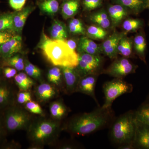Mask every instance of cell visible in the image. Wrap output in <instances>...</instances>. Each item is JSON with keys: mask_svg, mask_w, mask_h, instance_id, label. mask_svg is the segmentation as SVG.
<instances>
[{"mask_svg": "<svg viewBox=\"0 0 149 149\" xmlns=\"http://www.w3.org/2000/svg\"><path fill=\"white\" fill-rule=\"evenodd\" d=\"M105 97L102 108L110 109L113 101L119 96L125 93H130L133 90V85L121 78H115L107 82L103 86Z\"/></svg>", "mask_w": 149, "mask_h": 149, "instance_id": "obj_4", "label": "cell"}, {"mask_svg": "<svg viewBox=\"0 0 149 149\" xmlns=\"http://www.w3.org/2000/svg\"><path fill=\"white\" fill-rule=\"evenodd\" d=\"M25 108L34 114L43 115V110L39 104L34 101H29L25 104Z\"/></svg>", "mask_w": 149, "mask_h": 149, "instance_id": "obj_36", "label": "cell"}, {"mask_svg": "<svg viewBox=\"0 0 149 149\" xmlns=\"http://www.w3.org/2000/svg\"><path fill=\"white\" fill-rule=\"evenodd\" d=\"M29 121V116L25 112L19 109H11L9 110L6 114V126L9 131L23 129L26 127Z\"/></svg>", "mask_w": 149, "mask_h": 149, "instance_id": "obj_6", "label": "cell"}, {"mask_svg": "<svg viewBox=\"0 0 149 149\" xmlns=\"http://www.w3.org/2000/svg\"><path fill=\"white\" fill-rule=\"evenodd\" d=\"M2 133V128L1 123V120L0 119V138L1 136Z\"/></svg>", "mask_w": 149, "mask_h": 149, "instance_id": "obj_45", "label": "cell"}, {"mask_svg": "<svg viewBox=\"0 0 149 149\" xmlns=\"http://www.w3.org/2000/svg\"><path fill=\"white\" fill-rule=\"evenodd\" d=\"M136 128L135 111L127 112L113 123L110 133L111 139L113 143L119 146L133 143Z\"/></svg>", "mask_w": 149, "mask_h": 149, "instance_id": "obj_3", "label": "cell"}, {"mask_svg": "<svg viewBox=\"0 0 149 149\" xmlns=\"http://www.w3.org/2000/svg\"><path fill=\"white\" fill-rule=\"evenodd\" d=\"M38 47L55 66L76 68L78 65V54L70 47L65 40L50 38L43 32Z\"/></svg>", "mask_w": 149, "mask_h": 149, "instance_id": "obj_1", "label": "cell"}, {"mask_svg": "<svg viewBox=\"0 0 149 149\" xmlns=\"http://www.w3.org/2000/svg\"><path fill=\"white\" fill-rule=\"evenodd\" d=\"M51 35L52 39L66 40L68 33L65 24L61 22L55 20L51 27Z\"/></svg>", "mask_w": 149, "mask_h": 149, "instance_id": "obj_20", "label": "cell"}, {"mask_svg": "<svg viewBox=\"0 0 149 149\" xmlns=\"http://www.w3.org/2000/svg\"><path fill=\"white\" fill-rule=\"evenodd\" d=\"M78 49L80 53L100 55L102 52L101 46L88 37L80 38L78 45Z\"/></svg>", "mask_w": 149, "mask_h": 149, "instance_id": "obj_15", "label": "cell"}, {"mask_svg": "<svg viewBox=\"0 0 149 149\" xmlns=\"http://www.w3.org/2000/svg\"><path fill=\"white\" fill-rule=\"evenodd\" d=\"M72 148V146H68V145H67V146H64L63 147V149H70Z\"/></svg>", "mask_w": 149, "mask_h": 149, "instance_id": "obj_44", "label": "cell"}, {"mask_svg": "<svg viewBox=\"0 0 149 149\" xmlns=\"http://www.w3.org/2000/svg\"><path fill=\"white\" fill-rule=\"evenodd\" d=\"M135 113L136 120L149 125V103L144 102Z\"/></svg>", "mask_w": 149, "mask_h": 149, "instance_id": "obj_27", "label": "cell"}, {"mask_svg": "<svg viewBox=\"0 0 149 149\" xmlns=\"http://www.w3.org/2000/svg\"><path fill=\"white\" fill-rule=\"evenodd\" d=\"M16 85L21 91H27L34 85L33 80L27 74L20 72L14 77Z\"/></svg>", "mask_w": 149, "mask_h": 149, "instance_id": "obj_23", "label": "cell"}, {"mask_svg": "<svg viewBox=\"0 0 149 149\" xmlns=\"http://www.w3.org/2000/svg\"><path fill=\"white\" fill-rule=\"evenodd\" d=\"M3 65L13 68L18 71L23 70L24 63L23 58L19 55L15 54L8 58L4 59Z\"/></svg>", "mask_w": 149, "mask_h": 149, "instance_id": "obj_26", "label": "cell"}, {"mask_svg": "<svg viewBox=\"0 0 149 149\" xmlns=\"http://www.w3.org/2000/svg\"><path fill=\"white\" fill-rule=\"evenodd\" d=\"M103 0H83V5L86 10L91 11L100 6Z\"/></svg>", "mask_w": 149, "mask_h": 149, "instance_id": "obj_37", "label": "cell"}, {"mask_svg": "<svg viewBox=\"0 0 149 149\" xmlns=\"http://www.w3.org/2000/svg\"><path fill=\"white\" fill-rule=\"evenodd\" d=\"M33 11V8L27 7L15 13L13 17L14 31L19 32L24 27L27 18Z\"/></svg>", "mask_w": 149, "mask_h": 149, "instance_id": "obj_17", "label": "cell"}, {"mask_svg": "<svg viewBox=\"0 0 149 149\" xmlns=\"http://www.w3.org/2000/svg\"><path fill=\"white\" fill-rule=\"evenodd\" d=\"M110 109L98 108L75 118L69 125L70 130L78 135H87L105 127L111 118Z\"/></svg>", "mask_w": 149, "mask_h": 149, "instance_id": "obj_2", "label": "cell"}, {"mask_svg": "<svg viewBox=\"0 0 149 149\" xmlns=\"http://www.w3.org/2000/svg\"><path fill=\"white\" fill-rule=\"evenodd\" d=\"M24 69L26 74L29 77L35 79H39L41 77V71L40 70L29 62H25Z\"/></svg>", "mask_w": 149, "mask_h": 149, "instance_id": "obj_35", "label": "cell"}, {"mask_svg": "<svg viewBox=\"0 0 149 149\" xmlns=\"http://www.w3.org/2000/svg\"><path fill=\"white\" fill-rule=\"evenodd\" d=\"M133 144L135 149H149V125L136 120Z\"/></svg>", "mask_w": 149, "mask_h": 149, "instance_id": "obj_9", "label": "cell"}, {"mask_svg": "<svg viewBox=\"0 0 149 149\" xmlns=\"http://www.w3.org/2000/svg\"><path fill=\"white\" fill-rule=\"evenodd\" d=\"M26 2V0H9L11 7L17 11L22 10Z\"/></svg>", "mask_w": 149, "mask_h": 149, "instance_id": "obj_39", "label": "cell"}, {"mask_svg": "<svg viewBox=\"0 0 149 149\" xmlns=\"http://www.w3.org/2000/svg\"><path fill=\"white\" fill-rule=\"evenodd\" d=\"M15 13H8L0 16V31H13Z\"/></svg>", "mask_w": 149, "mask_h": 149, "instance_id": "obj_28", "label": "cell"}, {"mask_svg": "<svg viewBox=\"0 0 149 149\" xmlns=\"http://www.w3.org/2000/svg\"><path fill=\"white\" fill-rule=\"evenodd\" d=\"M56 93L54 88L48 83H42L37 88V97L42 102L47 101L52 98Z\"/></svg>", "mask_w": 149, "mask_h": 149, "instance_id": "obj_18", "label": "cell"}, {"mask_svg": "<svg viewBox=\"0 0 149 149\" xmlns=\"http://www.w3.org/2000/svg\"><path fill=\"white\" fill-rule=\"evenodd\" d=\"M118 149H135L133 143H126L120 145L118 147Z\"/></svg>", "mask_w": 149, "mask_h": 149, "instance_id": "obj_43", "label": "cell"}, {"mask_svg": "<svg viewBox=\"0 0 149 149\" xmlns=\"http://www.w3.org/2000/svg\"><path fill=\"white\" fill-rule=\"evenodd\" d=\"M86 33L88 38L92 40H103L107 35L105 29L97 25H91L88 27Z\"/></svg>", "mask_w": 149, "mask_h": 149, "instance_id": "obj_25", "label": "cell"}, {"mask_svg": "<svg viewBox=\"0 0 149 149\" xmlns=\"http://www.w3.org/2000/svg\"><path fill=\"white\" fill-rule=\"evenodd\" d=\"M62 73L65 83L67 93L70 94L77 91V86L81 77L76 68L61 67Z\"/></svg>", "mask_w": 149, "mask_h": 149, "instance_id": "obj_10", "label": "cell"}, {"mask_svg": "<svg viewBox=\"0 0 149 149\" xmlns=\"http://www.w3.org/2000/svg\"><path fill=\"white\" fill-rule=\"evenodd\" d=\"M133 41L125 35L121 38L118 46V53L125 57H128L132 54Z\"/></svg>", "mask_w": 149, "mask_h": 149, "instance_id": "obj_24", "label": "cell"}, {"mask_svg": "<svg viewBox=\"0 0 149 149\" xmlns=\"http://www.w3.org/2000/svg\"><path fill=\"white\" fill-rule=\"evenodd\" d=\"M11 98L10 89L7 85L0 83V107L5 106L9 103Z\"/></svg>", "mask_w": 149, "mask_h": 149, "instance_id": "obj_31", "label": "cell"}, {"mask_svg": "<svg viewBox=\"0 0 149 149\" xmlns=\"http://www.w3.org/2000/svg\"><path fill=\"white\" fill-rule=\"evenodd\" d=\"M40 8L48 14H54L58 10L59 3L57 0H46L40 5Z\"/></svg>", "mask_w": 149, "mask_h": 149, "instance_id": "obj_30", "label": "cell"}, {"mask_svg": "<svg viewBox=\"0 0 149 149\" xmlns=\"http://www.w3.org/2000/svg\"><path fill=\"white\" fill-rule=\"evenodd\" d=\"M69 29L71 33L73 34L84 35L85 30L82 22L77 19H72L70 22Z\"/></svg>", "mask_w": 149, "mask_h": 149, "instance_id": "obj_34", "label": "cell"}, {"mask_svg": "<svg viewBox=\"0 0 149 149\" xmlns=\"http://www.w3.org/2000/svg\"><path fill=\"white\" fill-rule=\"evenodd\" d=\"M32 101L31 94L27 91H21L17 94V102L20 104H24Z\"/></svg>", "mask_w": 149, "mask_h": 149, "instance_id": "obj_38", "label": "cell"}, {"mask_svg": "<svg viewBox=\"0 0 149 149\" xmlns=\"http://www.w3.org/2000/svg\"><path fill=\"white\" fill-rule=\"evenodd\" d=\"M128 9L119 4L110 6L108 12L112 26L115 27L119 25L128 15Z\"/></svg>", "mask_w": 149, "mask_h": 149, "instance_id": "obj_14", "label": "cell"}, {"mask_svg": "<svg viewBox=\"0 0 149 149\" xmlns=\"http://www.w3.org/2000/svg\"><path fill=\"white\" fill-rule=\"evenodd\" d=\"M5 77L8 79L14 77L17 74V70L10 67L6 66L3 70Z\"/></svg>", "mask_w": 149, "mask_h": 149, "instance_id": "obj_41", "label": "cell"}, {"mask_svg": "<svg viewBox=\"0 0 149 149\" xmlns=\"http://www.w3.org/2000/svg\"><path fill=\"white\" fill-rule=\"evenodd\" d=\"M57 128V125L55 123L49 120L41 121L32 129L31 138L35 142H44L54 135Z\"/></svg>", "mask_w": 149, "mask_h": 149, "instance_id": "obj_8", "label": "cell"}, {"mask_svg": "<svg viewBox=\"0 0 149 149\" xmlns=\"http://www.w3.org/2000/svg\"><path fill=\"white\" fill-rule=\"evenodd\" d=\"M134 49L139 58L146 63L145 51L146 47V42L143 35L139 34L136 35L133 40Z\"/></svg>", "mask_w": 149, "mask_h": 149, "instance_id": "obj_22", "label": "cell"}, {"mask_svg": "<svg viewBox=\"0 0 149 149\" xmlns=\"http://www.w3.org/2000/svg\"><path fill=\"white\" fill-rule=\"evenodd\" d=\"M137 66L126 58L117 59L105 70L104 73L116 78H121L135 72Z\"/></svg>", "mask_w": 149, "mask_h": 149, "instance_id": "obj_7", "label": "cell"}, {"mask_svg": "<svg viewBox=\"0 0 149 149\" xmlns=\"http://www.w3.org/2000/svg\"><path fill=\"white\" fill-rule=\"evenodd\" d=\"M62 71L61 68L55 67L49 70L47 74L49 82L59 85L61 83Z\"/></svg>", "mask_w": 149, "mask_h": 149, "instance_id": "obj_32", "label": "cell"}, {"mask_svg": "<svg viewBox=\"0 0 149 149\" xmlns=\"http://www.w3.org/2000/svg\"><path fill=\"white\" fill-rule=\"evenodd\" d=\"M68 45L72 49L75 51L77 48V44L75 41L73 40H65Z\"/></svg>", "mask_w": 149, "mask_h": 149, "instance_id": "obj_42", "label": "cell"}, {"mask_svg": "<svg viewBox=\"0 0 149 149\" xmlns=\"http://www.w3.org/2000/svg\"><path fill=\"white\" fill-rule=\"evenodd\" d=\"M117 4L121 5L131 11L133 13L138 14L146 7V0H114Z\"/></svg>", "mask_w": 149, "mask_h": 149, "instance_id": "obj_16", "label": "cell"}, {"mask_svg": "<svg viewBox=\"0 0 149 149\" xmlns=\"http://www.w3.org/2000/svg\"><path fill=\"white\" fill-rule=\"evenodd\" d=\"M102 63V58L100 55L80 53L78 55V64L76 69L81 77L88 74H97Z\"/></svg>", "mask_w": 149, "mask_h": 149, "instance_id": "obj_5", "label": "cell"}, {"mask_svg": "<svg viewBox=\"0 0 149 149\" xmlns=\"http://www.w3.org/2000/svg\"><path fill=\"white\" fill-rule=\"evenodd\" d=\"M143 25V22L139 19H128L123 22V27L126 32H135L140 29Z\"/></svg>", "mask_w": 149, "mask_h": 149, "instance_id": "obj_33", "label": "cell"}, {"mask_svg": "<svg viewBox=\"0 0 149 149\" xmlns=\"http://www.w3.org/2000/svg\"><path fill=\"white\" fill-rule=\"evenodd\" d=\"M15 35L10 31H0V46L10 40Z\"/></svg>", "mask_w": 149, "mask_h": 149, "instance_id": "obj_40", "label": "cell"}, {"mask_svg": "<svg viewBox=\"0 0 149 149\" xmlns=\"http://www.w3.org/2000/svg\"><path fill=\"white\" fill-rule=\"evenodd\" d=\"M146 7L149 9V0H146Z\"/></svg>", "mask_w": 149, "mask_h": 149, "instance_id": "obj_46", "label": "cell"}, {"mask_svg": "<svg viewBox=\"0 0 149 149\" xmlns=\"http://www.w3.org/2000/svg\"><path fill=\"white\" fill-rule=\"evenodd\" d=\"M124 33L116 32L112 34L101 46L102 52L110 58L113 59L117 57V48L121 38L125 35Z\"/></svg>", "mask_w": 149, "mask_h": 149, "instance_id": "obj_11", "label": "cell"}, {"mask_svg": "<svg viewBox=\"0 0 149 149\" xmlns=\"http://www.w3.org/2000/svg\"><path fill=\"white\" fill-rule=\"evenodd\" d=\"M22 39L19 35H15L10 40L0 46V56L8 58L21 51Z\"/></svg>", "mask_w": 149, "mask_h": 149, "instance_id": "obj_12", "label": "cell"}, {"mask_svg": "<svg viewBox=\"0 0 149 149\" xmlns=\"http://www.w3.org/2000/svg\"><path fill=\"white\" fill-rule=\"evenodd\" d=\"M91 21L104 29L109 28L111 21L109 15L104 11L95 13L90 16Z\"/></svg>", "mask_w": 149, "mask_h": 149, "instance_id": "obj_19", "label": "cell"}, {"mask_svg": "<svg viewBox=\"0 0 149 149\" xmlns=\"http://www.w3.org/2000/svg\"><path fill=\"white\" fill-rule=\"evenodd\" d=\"M79 7V2L77 0H69L65 2L61 8L63 18L67 19L74 16L77 13Z\"/></svg>", "mask_w": 149, "mask_h": 149, "instance_id": "obj_21", "label": "cell"}, {"mask_svg": "<svg viewBox=\"0 0 149 149\" xmlns=\"http://www.w3.org/2000/svg\"><path fill=\"white\" fill-rule=\"evenodd\" d=\"M50 111L52 116L56 119H60L66 114V107L60 102H54L50 106Z\"/></svg>", "mask_w": 149, "mask_h": 149, "instance_id": "obj_29", "label": "cell"}, {"mask_svg": "<svg viewBox=\"0 0 149 149\" xmlns=\"http://www.w3.org/2000/svg\"><path fill=\"white\" fill-rule=\"evenodd\" d=\"M97 74H90L81 77L76 91L91 96L96 102L97 103L95 93V88L97 79Z\"/></svg>", "mask_w": 149, "mask_h": 149, "instance_id": "obj_13", "label": "cell"}, {"mask_svg": "<svg viewBox=\"0 0 149 149\" xmlns=\"http://www.w3.org/2000/svg\"><path fill=\"white\" fill-rule=\"evenodd\" d=\"M145 102L149 103V94L148 95L147 97L146 100V101Z\"/></svg>", "mask_w": 149, "mask_h": 149, "instance_id": "obj_47", "label": "cell"}]
</instances>
